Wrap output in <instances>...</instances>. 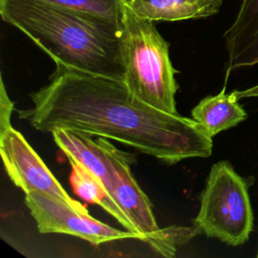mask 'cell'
<instances>
[{
    "instance_id": "1",
    "label": "cell",
    "mask_w": 258,
    "mask_h": 258,
    "mask_svg": "<svg viewBox=\"0 0 258 258\" xmlns=\"http://www.w3.org/2000/svg\"><path fill=\"white\" fill-rule=\"evenodd\" d=\"M30 99L33 106L18 116L42 132L62 128L113 139L168 164L213 151V138L197 121L148 105L123 80L55 63L49 83Z\"/></svg>"
},
{
    "instance_id": "2",
    "label": "cell",
    "mask_w": 258,
    "mask_h": 258,
    "mask_svg": "<svg viewBox=\"0 0 258 258\" xmlns=\"http://www.w3.org/2000/svg\"><path fill=\"white\" fill-rule=\"evenodd\" d=\"M0 15L54 63L124 79L122 27L35 0H0Z\"/></svg>"
},
{
    "instance_id": "3",
    "label": "cell",
    "mask_w": 258,
    "mask_h": 258,
    "mask_svg": "<svg viewBox=\"0 0 258 258\" xmlns=\"http://www.w3.org/2000/svg\"><path fill=\"white\" fill-rule=\"evenodd\" d=\"M124 83L140 100L163 112L176 115L178 85L169 57V43L154 22L137 16L127 5L122 19Z\"/></svg>"
},
{
    "instance_id": "4",
    "label": "cell",
    "mask_w": 258,
    "mask_h": 258,
    "mask_svg": "<svg viewBox=\"0 0 258 258\" xmlns=\"http://www.w3.org/2000/svg\"><path fill=\"white\" fill-rule=\"evenodd\" d=\"M254 216L248 183L226 160L213 164L201 196L195 228L231 246L248 241Z\"/></svg>"
},
{
    "instance_id": "5",
    "label": "cell",
    "mask_w": 258,
    "mask_h": 258,
    "mask_svg": "<svg viewBox=\"0 0 258 258\" xmlns=\"http://www.w3.org/2000/svg\"><path fill=\"white\" fill-rule=\"evenodd\" d=\"M111 159V197L134 224L142 241L163 256H173L177 247L196 235L194 228L168 227L160 229L152 206L130 170L128 154L109 144Z\"/></svg>"
},
{
    "instance_id": "6",
    "label": "cell",
    "mask_w": 258,
    "mask_h": 258,
    "mask_svg": "<svg viewBox=\"0 0 258 258\" xmlns=\"http://www.w3.org/2000/svg\"><path fill=\"white\" fill-rule=\"evenodd\" d=\"M25 205L36 222L37 230L42 234H67L82 238L94 245L130 238L142 241L137 233L113 228L90 214L82 213L43 194H25Z\"/></svg>"
},
{
    "instance_id": "7",
    "label": "cell",
    "mask_w": 258,
    "mask_h": 258,
    "mask_svg": "<svg viewBox=\"0 0 258 258\" xmlns=\"http://www.w3.org/2000/svg\"><path fill=\"white\" fill-rule=\"evenodd\" d=\"M0 152L10 179L25 194H43L89 214L85 206L67 192L23 135L12 126L0 131Z\"/></svg>"
},
{
    "instance_id": "8",
    "label": "cell",
    "mask_w": 258,
    "mask_h": 258,
    "mask_svg": "<svg viewBox=\"0 0 258 258\" xmlns=\"http://www.w3.org/2000/svg\"><path fill=\"white\" fill-rule=\"evenodd\" d=\"M228 72L258 63V0H243L237 17L224 33Z\"/></svg>"
},
{
    "instance_id": "9",
    "label": "cell",
    "mask_w": 258,
    "mask_h": 258,
    "mask_svg": "<svg viewBox=\"0 0 258 258\" xmlns=\"http://www.w3.org/2000/svg\"><path fill=\"white\" fill-rule=\"evenodd\" d=\"M224 0H127L139 17L157 21H182L207 18L217 14Z\"/></svg>"
},
{
    "instance_id": "10",
    "label": "cell",
    "mask_w": 258,
    "mask_h": 258,
    "mask_svg": "<svg viewBox=\"0 0 258 258\" xmlns=\"http://www.w3.org/2000/svg\"><path fill=\"white\" fill-rule=\"evenodd\" d=\"M234 93L226 94L225 88L217 95L202 99L191 110V117L210 137L237 126L247 118Z\"/></svg>"
},
{
    "instance_id": "11",
    "label": "cell",
    "mask_w": 258,
    "mask_h": 258,
    "mask_svg": "<svg viewBox=\"0 0 258 258\" xmlns=\"http://www.w3.org/2000/svg\"><path fill=\"white\" fill-rule=\"evenodd\" d=\"M66 156L71 165L70 181L74 191L83 200L99 205L111 216H113V218H115L126 230L139 234L134 224L114 201L102 181L74 157L70 155Z\"/></svg>"
},
{
    "instance_id": "12",
    "label": "cell",
    "mask_w": 258,
    "mask_h": 258,
    "mask_svg": "<svg viewBox=\"0 0 258 258\" xmlns=\"http://www.w3.org/2000/svg\"><path fill=\"white\" fill-rule=\"evenodd\" d=\"M122 27L127 0H35Z\"/></svg>"
},
{
    "instance_id": "13",
    "label": "cell",
    "mask_w": 258,
    "mask_h": 258,
    "mask_svg": "<svg viewBox=\"0 0 258 258\" xmlns=\"http://www.w3.org/2000/svg\"><path fill=\"white\" fill-rule=\"evenodd\" d=\"M14 108V102L8 96L3 79L0 80V131L10 127V118Z\"/></svg>"
},
{
    "instance_id": "14",
    "label": "cell",
    "mask_w": 258,
    "mask_h": 258,
    "mask_svg": "<svg viewBox=\"0 0 258 258\" xmlns=\"http://www.w3.org/2000/svg\"><path fill=\"white\" fill-rule=\"evenodd\" d=\"M234 95L237 97V99H242V98H249V97H258V85L249 88L243 91H234Z\"/></svg>"
},
{
    "instance_id": "15",
    "label": "cell",
    "mask_w": 258,
    "mask_h": 258,
    "mask_svg": "<svg viewBox=\"0 0 258 258\" xmlns=\"http://www.w3.org/2000/svg\"><path fill=\"white\" fill-rule=\"evenodd\" d=\"M257 257H258V251H257Z\"/></svg>"
}]
</instances>
